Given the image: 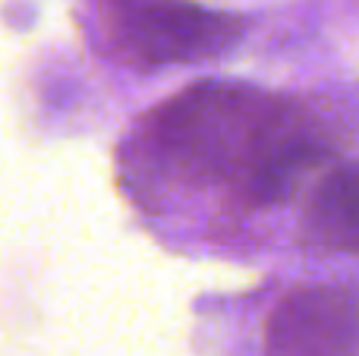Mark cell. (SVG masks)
Returning <instances> with one entry per match:
<instances>
[{
	"mask_svg": "<svg viewBox=\"0 0 359 356\" xmlns=\"http://www.w3.org/2000/svg\"><path fill=\"white\" fill-rule=\"evenodd\" d=\"M155 155L196 186L243 205L284 202L328 158V136L303 104L243 82H198L149 117Z\"/></svg>",
	"mask_w": 359,
	"mask_h": 356,
	"instance_id": "obj_1",
	"label": "cell"
},
{
	"mask_svg": "<svg viewBox=\"0 0 359 356\" xmlns=\"http://www.w3.org/2000/svg\"><path fill=\"white\" fill-rule=\"evenodd\" d=\"M101 32L130 67H180L221 57L243 38V19L189 0H104Z\"/></svg>",
	"mask_w": 359,
	"mask_h": 356,
	"instance_id": "obj_2",
	"label": "cell"
},
{
	"mask_svg": "<svg viewBox=\"0 0 359 356\" xmlns=\"http://www.w3.org/2000/svg\"><path fill=\"white\" fill-rule=\"evenodd\" d=\"M265 356H356L359 296L334 284H303L271 306L262 331Z\"/></svg>",
	"mask_w": 359,
	"mask_h": 356,
	"instance_id": "obj_3",
	"label": "cell"
},
{
	"mask_svg": "<svg viewBox=\"0 0 359 356\" xmlns=\"http://www.w3.org/2000/svg\"><path fill=\"white\" fill-rule=\"evenodd\" d=\"M306 240L359 256V164L334 167L316 183L303 212Z\"/></svg>",
	"mask_w": 359,
	"mask_h": 356,
	"instance_id": "obj_4",
	"label": "cell"
}]
</instances>
